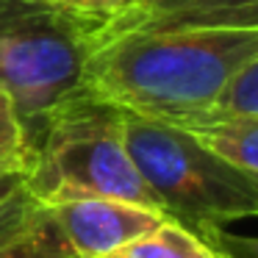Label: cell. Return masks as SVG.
Masks as SVG:
<instances>
[{"instance_id":"8992f818","label":"cell","mask_w":258,"mask_h":258,"mask_svg":"<svg viewBox=\"0 0 258 258\" xmlns=\"http://www.w3.org/2000/svg\"><path fill=\"white\" fill-rule=\"evenodd\" d=\"M180 28H258V0H136L125 12L100 20L97 42Z\"/></svg>"},{"instance_id":"7c38bea8","label":"cell","mask_w":258,"mask_h":258,"mask_svg":"<svg viewBox=\"0 0 258 258\" xmlns=\"http://www.w3.org/2000/svg\"><path fill=\"white\" fill-rule=\"evenodd\" d=\"M225 114L258 117V58L236 75V81L225 89V95L219 97V103L208 117H225Z\"/></svg>"},{"instance_id":"6da1fadb","label":"cell","mask_w":258,"mask_h":258,"mask_svg":"<svg viewBox=\"0 0 258 258\" xmlns=\"http://www.w3.org/2000/svg\"><path fill=\"white\" fill-rule=\"evenodd\" d=\"M258 58V28L136 31L95 45L86 97L172 128L208 117L236 75Z\"/></svg>"},{"instance_id":"4fadbf2b","label":"cell","mask_w":258,"mask_h":258,"mask_svg":"<svg viewBox=\"0 0 258 258\" xmlns=\"http://www.w3.org/2000/svg\"><path fill=\"white\" fill-rule=\"evenodd\" d=\"M197 236L214 252H225V255L233 258H258V236L228 233L225 228H217V225H206L203 230H197Z\"/></svg>"},{"instance_id":"9c48e42d","label":"cell","mask_w":258,"mask_h":258,"mask_svg":"<svg viewBox=\"0 0 258 258\" xmlns=\"http://www.w3.org/2000/svg\"><path fill=\"white\" fill-rule=\"evenodd\" d=\"M34 145L28 142L14 103L0 89V178H23L34 167Z\"/></svg>"},{"instance_id":"5bb4252c","label":"cell","mask_w":258,"mask_h":258,"mask_svg":"<svg viewBox=\"0 0 258 258\" xmlns=\"http://www.w3.org/2000/svg\"><path fill=\"white\" fill-rule=\"evenodd\" d=\"M36 3H45V6H58L67 9V12H78V14H92V17H114V14L125 12L131 3L136 0H36Z\"/></svg>"},{"instance_id":"9a60e30c","label":"cell","mask_w":258,"mask_h":258,"mask_svg":"<svg viewBox=\"0 0 258 258\" xmlns=\"http://www.w3.org/2000/svg\"><path fill=\"white\" fill-rule=\"evenodd\" d=\"M23 183H25L23 178H0V203L9 200V197H12L14 191L23 189Z\"/></svg>"},{"instance_id":"7a4b0ae2","label":"cell","mask_w":258,"mask_h":258,"mask_svg":"<svg viewBox=\"0 0 258 258\" xmlns=\"http://www.w3.org/2000/svg\"><path fill=\"white\" fill-rule=\"evenodd\" d=\"M34 153V167L23 186L36 206L53 208L108 197L167 214L128 156L122 114L84 92L45 119Z\"/></svg>"},{"instance_id":"3957f363","label":"cell","mask_w":258,"mask_h":258,"mask_svg":"<svg viewBox=\"0 0 258 258\" xmlns=\"http://www.w3.org/2000/svg\"><path fill=\"white\" fill-rule=\"evenodd\" d=\"M100 20L36 0H0V89L14 103L31 145L45 119L84 92Z\"/></svg>"},{"instance_id":"5b68a950","label":"cell","mask_w":258,"mask_h":258,"mask_svg":"<svg viewBox=\"0 0 258 258\" xmlns=\"http://www.w3.org/2000/svg\"><path fill=\"white\" fill-rule=\"evenodd\" d=\"M45 211L61 239L70 244V250L75 252V258H103L125 250L169 219L161 211L108 197L75 200Z\"/></svg>"},{"instance_id":"ac0fdd59","label":"cell","mask_w":258,"mask_h":258,"mask_svg":"<svg viewBox=\"0 0 258 258\" xmlns=\"http://www.w3.org/2000/svg\"><path fill=\"white\" fill-rule=\"evenodd\" d=\"M250 178H252V180H255V186H258V178H255V175H250Z\"/></svg>"},{"instance_id":"ba28073f","label":"cell","mask_w":258,"mask_h":258,"mask_svg":"<svg viewBox=\"0 0 258 258\" xmlns=\"http://www.w3.org/2000/svg\"><path fill=\"white\" fill-rule=\"evenodd\" d=\"M122 252L131 258H219L200 236L175 219H167L161 228L136 239Z\"/></svg>"},{"instance_id":"277c9868","label":"cell","mask_w":258,"mask_h":258,"mask_svg":"<svg viewBox=\"0 0 258 258\" xmlns=\"http://www.w3.org/2000/svg\"><path fill=\"white\" fill-rule=\"evenodd\" d=\"M122 136L134 167L164 211L191 233L258 217L255 180L208 153L186 131L122 114Z\"/></svg>"},{"instance_id":"52a82bcc","label":"cell","mask_w":258,"mask_h":258,"mask_svg":"<svg viewBox=\"0 0 258 258\" xmlns=\"http://www.w3.org/2000/svg\"><path fill=\"white\" fill-rule=\"evenodd\" d=\"M178 131H186L225 164L258 178V117H241V114L206 117Z\"/></svg>"},{"instance_id":"e0dca14e","label":"cell","mask_w":258,"mask_h":258,"mask_svg":"<svg viewBox=\"0 0 258 258\" xmlns=\"http://www.w3.org/2000/svg\"><path fill=\"white\" fill-rule=\"evenodd\" d=\"M217 255H219V258H233V255H225V252H217Z\"/></svg>"},{"instance_id":"8fae6325","label":"cell","mask_w":258,"mask_h":258,"mask_svg":"<svg viewBox=\"0 0 258 258\" xmlns=\"http://www.w3.org/2000/svg\"><path fill=\"white\" fill-rule=\"evenodd\" d=\"M42 219H45V208L31 200L25 186L20 191H14L9 200L0 203V247L28 236Z\"/></svg>"},{"instance_id":"30bf717a","label":"cell","mask_w":258,"mask_h":258,"mask_svg":"<svg viewBox=\"0 0 258 258\" xmlns=\"http://www.w3.org/2000/svg\"><path fill=\"white\" fill-rule=\"evenodd\" d=\"M0 258H75V252L70 250V244L61 239L45 211V219L28 236L0 247Z\"/></svg>"},{"instance_id":"2e32d148","label":"cell","mask_w":258,"mask_h":258,"mask_svg":"<svg viewBox=\"0 0 258 258\" xmlns=\"http://www.w3.org/2000/svg\"><path fill=\"white\" fill-rule=\"evenodd\" d=\"M103 258H131V255H125L122 250H117V252H111V255H103Z\"/></svg>"}]
</instances>
